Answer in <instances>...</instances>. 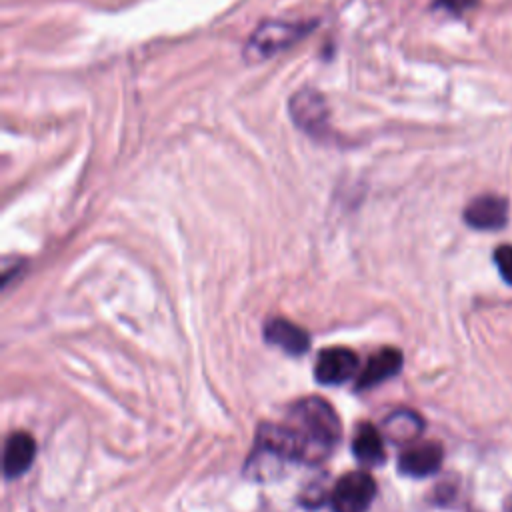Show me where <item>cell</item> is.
<instances>
[{
  "instance_id": "cell-14",
  "label": "cell",
  "mask_w": 512,
  "mask_h": 512,
  "mask_svg": "<svg viewBox=\"0 0 512 512\" xmlns=\"http://www.w3.org/2000/svg\"><path fill=\"white\" fill-rule=\"evenodd\" d=\"M476 4V0H436V6L452 12V14H462L468 8H472Z\"/></svg>"
},
{
  "instance_id": "cell-8",
  "label": "cell",
  "mask_w": 512,
  "mask_h": 512,
  "mask_svg": "<svg viewBox=\"0 0 512 512\" xmlns=\"http://www.w3.org/2000/svg\"><path fill=\"white\" fill-rule=\"evenodd\" d=\"M264 338L268 344L280 348L290 356H302L310 348L308 332L286 318L268 320L264 324Z\"/></svg>"
},
{
  "instance_id": "cell-4",
  "label": "cell",
  "mask_w": 512,
  "mask_h": 512,
  "mask_svg": "<svg viewBox=\"0 0 512 512\" xmlns=\"http://www.w3.org/2000/svg\"><path fill=\"white\" fill-rule=\"evenodd\" d=\"M292 120L308 134L320 136L328 128V104L324 96L312 88L298 90L290 100Z\"/></svg>"
},
{
  "instance_id": "cell-3",
  "label": "cell",
  "mask_w": 512,
  "mask_h": 512,
  "mask_svg": "<svg viewBox=\"0 0 512 512\" xmlns=\"http://www.w3.org/2000/svg\"><path fill=\"white\" fill-rule=\"evenodd\" d=\"M376 496V480L372 474L354 470L340 476L328 496L332 512H368Z\"/></svg>"
},
{
  "instance_id": "cell-10",
  "label": "cell",
  "mask_w": 512,
  "mask_h": 512,
  "mask_svg": "<svg viewBox=\"0 0 512 512\" xmlns=\"http://www.w3.org/2000/svg\"><path fill=\"white\" fill-rule=\"evenodd\" d=\"M36 442L28 432H12L4 442L2 468L6 478L22 476L34 462Z\"/></svg>"
},
{
  "instance_id": "cell-13",
  "label": "cell",
  "mask_w": 512,
  "mask_h": 512,
  "mask_svg": "<svg viewBox=\"0 0 512 512\" xmlns=\"http://www.w3.org/2000/svg\"><path fill=\"white\" fill-rule=\"evenodd\" d=\"M496 268L506 284L512 286V244H502L494 250Z\"/></svg>"
},
{
  "instance_id": "cell-6",
  "label": "cell",
  "mask_w": 512,
  "mask_h": 512,
  "mask_svg": "<svg viewBox=\"0 0 512 512\" xmlns=\"http://www.w3.org/2000/svg\"><path fill=\"white\" fill-rule=\"evenodd\" d=\"M464 222L474 230H500L508 222V202L496 194L476 196L464 208Z\"/></svg>"
},
{
  "instance_id": "cell-11",
  "label": "cell",
  "mask_w": 512,
  "mask_h": 512,
  "mask_svg": "<svg viewBox=\"0 0 512 512\" xmlns=\"http://www.w3.org/2000/svg\"><path fill=\"white\" fill-rule=\"evenodd\" d=\"M352 452L354 456L368 466H378L384 462V440H382V432L370 424V422H362L356 432H354V440H352Z\"/></svg>"
},
{
  "instance_id": "cell-12",
  "label": "cell",
  "mask_w": 512,
  "mask_h": 512,
  "mask_svg": "<svg viewBox=\"0 0 512 512\" xmlns=\"http://www.w3.org/2000/svg\"><path fill=\"white\" fill-rule=\"evenodd\" d=\"M424 430V420L414 410H396L384 420V436L392 442H414Z\"/></svg>"
},
{
  "instance_id": "cell-5",
  "label": "cell",
  "mask_w": 512,
  "mask_h": 512,
  "mask_svg": "<svg viewBox=\"0 0 512 512\" xmlns=\"http://www.w3.org/2000/svg\"><path fill=\"white\" fill-rule=\"evenodd\" d=\"M358 372V354L350 348H324L314 364V376L324 386H338L348 382Z\"/></svg>"
},
{
  "instance_id": "cell-15",
  "label": "cell",
  "mask_w": 512,
  "mask_h": 512,
  "mask_svg": "<svg viewBox=\"0 0 512 512\" xmlns=\"http://www.w3.org/2000/svg\"><path fill=\"white\" fill-rule=\"evenodd\" d=\"M506 512H512V498H510V502H508V508H506Z\"/></svg>"
},
{
  "instance_id": "cell-1",
  "label": "cell",
  "mask_w": 512,
  "mask_h": 512,
  "mask_svg": "<svg viewBox=\"0 0 512 512\" xmlns=\"http://www.w3.org/2000/svg\"><path fill=\"white\" fill-rule=\"evenodd\" d=\"M288 424L294 428L300 448L302 464L314 466L324 462L336 448L342 426L332 404L318 396H308L292 404Z\"/></svg>"
},
{
  "instance_id": "cell-7",
  "label": "cell",
  "mask_w": 512,
  "mask_h": 512,
  "mask_svg": "<svg viewBox=\"0 0 512 512\" xmlns=\"http://www.w3.org/2000/svg\"><path fill=\"white\" fill-rule=\"evenodd\" d=\"M444 460V450L438 442H418L408 446L398 458V470L410 478H426L438 472Z\"/></svg>"
},
{
  "instance_id": "cell-9",
  "label": "cell",
  "mask_w": 512,
  "mask_h": 512,
  "mask_svg": "<svg viewBox=\"0 0 512 512\" xmlns=\"http://www.w3.org/2000/svg\"><path fill=\"white\" fill-rule=\"evenodd\" d=\"M402 370V352L396 348H382L372 354L366 366L360 370L356 380V390L374 388Z\"/></svg>"
},
{
  "instance_id": "cell-2",
  "label": "cell",
  "mask_w": 512,
  "mask_h": 512,
  "mask_svg": "<svg viewBox=\"0 0 512 512\" xmlns=\"http://www.w3.org/2000/svg\"><path fill=\"white\" fill-rule=\"evenodd\" d=\"M310 26L312 24H306V22L268 20L252 32V36L246 44V58L252 62L266 60V58L286 50L294 42H298L304 34H308Z\"/></svg>"
}]
</instances>
